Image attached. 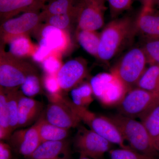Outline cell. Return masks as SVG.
Returning <instances> with one entry per match:
<instances>
[{
    "label": "cell",
    "mask_w": 159,
    "mask_h": 159,
    "mask_svg": "<svg viewBox=\"0 0 159 159\" xmlns=\"http://www.w3.org/2000/svg\"><path fill=\"white\" fill-rule=\"evenodd\" d=\"M135 30L136 21L129 16L110 22L100 34L98 58L104 62L110 60Z\"/></svg>",
    "instance_id": "6da1fadb"
},
{
    "label": "cell",
    "mask_w": 159,
    "mask_h": 159,
    "mask_svg": "<svg viewBox=\"0 0 159 159\" xmlns=\"http://www.w3.org/2000/svg\"><path fill=\"white\" fill-rule=\"evenodd\" d=\"M109 117L119 127L132 149L150 159H159V152L141 121L119 113Z\"/></svg>",
    "instance_id": "7a4b0ae2"
},
{
    "label": "cell",
    "mask_w": 159,
    "mask_h": 159,
    "mask_svg": "<svg viewBox=\"0 0 159 159\" xmlns=\"http://www.w3.org/2000/svg\"><path fill=\"white\" fill-rule=\"evenodd\" d=\"M147 63L148 58L143 49L134 48L122 57L111 73L120 80L128 92L136 87Z\"/></svg>",
    "instance_id": "3957f363"
},
{
    "label": "cell",
    "mask_w": 159,
    "mask_h": 159,
    "mask_svg": "<svg viewBox=\"0 0 159 159\" xmlns=\"http://www.w3.org/2000/svg\"><path fill=\"white\" fill-rule=\"evenodd\" d=\"M66 102L78 115L83 121L90 128L99 135L113 144L119 146L120 148H127L125 139L120 129L109 117L100 116L89 111L88 108L79 107L74 105L71 100L65 98Z\"/></svg>",
    "instance_id": "277c9868"
},
{
    "label": "cell",
    "mask_w": 159,
    "mask_h": 159,
    "mask_svg": "<svg viewBox=\"0 0 159 159\" xmlns=\"http://www.w3.org/2000/svg\"><path fill=\"white\" fill-rule=\"evenodd\" d=\"M20 58L1 51L0 60V85L4 89L16 88L21 86L29 75L36 73L30 64Z\"/></svg>",
    "instance_id": "5b68a950"
},
{
    "label": "cell",
    "mask_w": 159,
    "mask_h": 159,
    "mask_svg": "<svg viewBox=\"0 0 159 159\" xmlns=\"http://www.w3.org/2000/svg\"><path fill=\"white\" fill-rule=\"evenodd\" d=\"M94 95L106 106L119 105L128 92L122 83L115 75L102 73L91 80Z\"/></svg>",
    "instance_id": "8992f818"
},
{
    "label": "cell",
    "mask_w": 159,
    "mask_h": 159,
    "mask_svg": "<svg viewBox=\"0 0 159 159\" xmlns=\"http://www.w3.org/2000/svg\"><path fill=\"white\" fill-rule=\"evenodd\" d=\"M159 104V96L136 87L129 90L118 105L120 114L135 119L140 118Z\"/></svg>",
    "instance_id": "52a82bcc"
},
{
    "label": "cell",
    "mask_w": 159,
    "mask_h": 159,
    "mask_svg": "<svg viewBox=\"0 0 159 159\" xmlns=\"http://www.w3.org/2000/svg\"><path fill=\"white\" fill-rule=\"evenodd\" d=\"M74 145L80 157L101 159L111 150L113 144L91 129L78 126Z\"/></svg>",
    "instance_id": "ba28073f"
},
{
    "label": "cell",
    "mask_w": 159,
    "mask_h": 159,
    "mask_svg": "<svg viewBox=\"0 0 159 159\" xmlns=\"http://www.w3.org/2000/svg\"><path fill=\"white\" fill-rule=\"evenodd\" d=\"M50 99L51 102L44 116L48 122L68 130L79 126L81 120L66 102L64 97L61 96Z\"/></svg>",
    "instance_id": "9c48e42d"
},
{
    "label": "cell",
    "mask_w": 159,
    "mask_h": 159,
    "mask_svg": "<svg viewBox=\"0 0 159 159\" xmlns=\"http://www.w3.org/2000/svg\"><path fill=\"white\" fill-rule=\"evenodd\" d=\"M104 0H81L77 16L78 30L97 31L104 25Z\"/></svg>",
    "instance_id": "30bf717a"
},
{
    "label": "cell",
    "mask_w": 159,
    "mask_h": 159,
    "mask_svg": "<svg viewBox=\"0 0 159 159\" xmlns=\"http://www.w3.org/2000/svg\"><path fill=\"white\" fill-rule=\"evenodd\" d=\"M41 21L40 13L34 11L25 12L18 17L6 20L1 26L3 41L6 43L15 36L28 35L39 27Z\"/></svg>",
    "instance_id": "8fae6325"
},
{
    "label": "cell",
    "mask_w": 159,
    "mask_h": 159,
    "mask_svg": "<svg viewBox=\"0 0 159 159\" xmlns=\"http://www.w3.org/2000/svg\"><path fill=\"white\" fill-rule=\"evenodd\" d=\"M86 64L80 59L71 60L63 65L57 74L61 90L73 89L87 75Z\"/></svg>",
    "instance_id": "7c38bea8"
},
{
    "label": "cell",
    "mask_w": 159,
    "mask_h": 159,
    "mask_svg": "<svg viewBox=\"0 0 159 159\" xmlns=\"http://www.w3.org/2000/svg\"><path fill=\"white\" fill-rule=\"evenodd\" d=\"M9 140L18 152L25 157H30L42 143L35 124L14 131Z\"/></svg>",
    "instance_id": "4fadbf2b"
},
{
    "label": "cell",
    "mask_w": 159,
    "mask_h": 159,
    "mask_svg": "<svg viewBox=\"0 0 159 159\" xmlns=\"http://www.w3.org/2000/svg\"><path fill=\"white\" fill-rule=\"evenodd\" d=\"M39 0H0V16L3 22L20 13L39 12L45 6Z\"/></svg>",
    "instance_id": "5bb4252c"
},
{
    "label": "cell",
    "mask_w": 159,
    "mask_h": 159,
    "mask_svg": "<svg viewBox=\"0 0 159 159\" xmlns=\"http://www.w3.org/2000/svg\"><path fill=\"white\" fill-rule=\"evenodd\" d=\"M147 40L159 39V11L153 6H143L136 21V30Z\"/></svg>",
    "instance_id": "9a60e30c"
},
{
    "label": "cell",
    "mask_w": 159,
    "mask_h": 159,
    "mask_svg": "<svg viewBox=\"0 0 159 159\" xmlns=\"http://www.w3.org/2000/svg\"><path fill=\"white\" fill-rule=\"evenodd\" d=\"M40 31L39 43L46 45L53 52L61 54L70 44V39L66 31L46 24Z\"/></svg>",
    "instance_id": "2e32d148"
},
{
    "label": "cell",
    "mask_w": 159,
    "mask_h": 159,
    "mask_svg": "<svg viewBox=\"0 0 159 159\" xmlns=\"http://www.w3.org/2000/svg\"><path fill=\"white\" fill-rule=\"evenodd\" d=\"M43 107L41 102L21 93L19 99L17 128L26 127L34 122L40 116Z\"/></svg>",
    "instance_id": "e0dca14e"
},
{
    "label": "cell",
    "mask_w": 159,
    "mask_h": 159,
    "mask_svg": "<svg viewBox=\"0 0 159 159\" xmlns=\"http://www.w3.org/2000/svg\"><path fill=\"white\" fill-rule=\"evenodd\" d=\"M34 124L42 142L62 141L68 135V129L51 124L46 120L43 115L39 117Z\"/></svg>",
    "instance_id": "ac0fdd59"
},
{
    "label": "cell",
    "mask_w": 159,
    "mask_h": 159,
    "mask_svg": "<svg viewBox=\"0 0 159 159\" xmlns=\"http://www.w3.org/2000/svg\"><path fill=\"white\" fill-rule=\"evenodd\" d=\"M66 149L67 145L64 140L46 141L42 142L29 157L31 159H58Z\"/></svg>",
    "instance_id": "d6986e66"
},
{
    "label": "cell",
    "mask_w": 159,
    "mask_h": 159,
    "mask_svg": "<svg viewBox=\"0 0 159 159\" xmlns=\"http://www.w3.org/2000/svg\"><path fill=\"white\" fill-rule=\"evenodd\" d=\"M6 43L9 44V54L18 58L32 56L37 47L32 43L28 35L15 36Z\"/></svg>",
    "instance_id": "ffe728a7"
},
{
    "label": "cell",
    "mask_w": 159,
    "mask_h": 159,
    "mask_svg": "<svg viewBox=\"0 0 159 159\" xmlns=\"http://www.w3.org/2000/svg\"><path fill=\"white\" fill-rule=\"evenodd\" d=\"M137 87L159 96V65H152L146 68Z\"/></svg>",
    "instance_id": "44dd1931"
},
{
    "label": "cell",
    "mask_w": 159,
    "mask_h": 159,
    "mask_svg": "<svg viewBox=\"0 0 159 159\" xmlns=\"http://www.w3.org/2000/svg\"><path fill=\"white\" fill-rule=\"evenodd\" d=\"M79 3L76 0H51L49 4L45 5L40 12L42 20L51 16L65 14L75 9Z\"/></svg>",
    "instance_id": "7402d4cb"
},
{
    "label": "cell",
    "mask_w": 159,
    "mask_h": 159,
    "mask_svg": "<svg viewBox=\"0 0 159 159\" xmlns=\"http://www.w3.org/2000/svg\"><path fill=\"white\" fill-rule=\"evenodd\" d=\"M100 34L97 31L78 30L77 39L80 45L86 52L98 57Z\"/></svg>",
    "instance_id": "603a6c76"
},
{
    "label": "cell",
    "mask_w": 159,
    "mask_h": 159,
    "mask_svg": "<svg viewBox=\"0 0 159 159\" xmlns=\"http://www.w3.org/2000/svg\"><path fill=\"white\" fill-rule=\"evenodd\" d=\"M4 89L7 98V107L9 112L10 127L11 131L13 133L18 127L19 99L21 92L17 90L16 88Z\"/></svg>",
    "instance_id": "cb8c5ba5"
},
{
    "label": "cell",
    "mask_w": 159,
    "mask_h": 159,
    "mask_svg": "<svg viewBox=\"0 0 159 159\" xmlns=\"http://www.w3.org/2000/svg\"><path fill=\"white\" fill-rule=\"evenodd\" d=\"M93 95L90 84L84 83L71 90V101L77 106L88 108L93 101Z\"/></svg>",
    "instance_id": "d4e9b609"
},
{
    "label": "cell",
    "mask_w": 159,
    "mask_h": 159,
    "mask_svg": "<svg viewBox=\"0 0 159 159\" xmlns=\"http://www.w3.org/2000/svg\"><path fill=\"white\" fill-rule=\"evenodd\" d=\"M12 132L10 125V121L7 98L5 89H0V139L2 140L9 139Z\"/></svg>",
    "instance_id": "484cf974"
},
{
    "label": "cell",
    "mask_w": 159,
    "mask_h": 159,
    "mask_svg": "<svg viewBox=\"0 0 159 159\" xmlns=\"http://www.w3.org/2000/svg\"><path fill=\"white\" fill-rule=\"evenodd\" d=\"M154 141L159 137V104L139 118Z\"/></svg>",
    "instance_id": "4316f807"
},
{
    "label": "cell",
    "mask_w": 159,
    "mask_h": 159,
    "mask_svg": "<svg viewBox=\"0 0 159 159\" xmlns=\"http://www.w3.org/2000/svg\"><path fill=\"white\" fill-rule=\"evenodd\" d=\"M80 2L78 6L70 12L65 14L51 16L47 17L44 20L46 25L66 31L74 20L77 19Z\"/></svg>",
    "instance_id": "83f0119b"
},
{
    "label": "cell",
    "mask_w": 159,
    "mask_h": 159,
    "mask_svg": "<svg viewBox=\"0 0 159 159\" xmlns=\"http://www.w3.org/2000/svg\"><path fill=\"white\" fill-rule=\"evenodd\" d=\"M22 93L27 97L33 98L40 93V82L36 73L29 75L20 86Z\"/></svg>",
    "instance_id": "f1b7e54d"
},
{
    "label": "cell",
    "mask_w": 159,
    "mask_h": 159,
    "mask_svg": "<svg viewBox=\"0 0 159 159\" xmlns=\"http://www.w3.org/2000/svg\"><path fill=\"white\" fill-rule=\"evenodd\" d=\"M61 54L52 52L42 62V66L46 74L57 75L63 64L61 61Z\"/></svg>",
    "instance_id": "f546056e"
},
{
    "label": "cell",
    "mask_w": 159,
    "mask_h": 159,
    "mask_svg": "<svg viewBox=\"0 0 159 159\" xmlns=\"http://www.w3.org/2000/svg\"><path fill=\"white\" fill-rule=\"evenodd\" d=\"M142 48L147 56L148 63L159 65V39L147 40Z\"/></svg>",
    "instance_id": "4dcf8cb0"
},
{
    "label": "cell",
    "mask_w": 159,
    "mask_h": 159,
    "mask_svg": "<svg viewBox=\"0 0 159 159\" xmlns=\"http://www.w3.org/2000/svg\"><path fill=\"white\" fill-rule=\"evenodd\" d=\"M109 153L110 159H150L137 152L130 147L112 149Z\"/></svg>",
    "instance_id": "1f68e13d"
},
{
    "label": "cell",
    "mask_w": 159,
    "mask_h": 159,
    "mask_svg": "<svg viewBox=\"0 0 159 159\" xmlns=\"http://www.w3.org/2000/svg\"><path fill=\"white\" fill-rule=\"evenodd\" d=\"M44 88L50 94V97H55L60 95L61 90L57 75L46 74L43 78Z\"/></svg>",
    "instance_id": "d6a6232c"
},
{
    "label": "cell",
    "mask_w": 159,
    "mask_h": 159,
    "mask_svg": "<svg viewBox=\"0 0 159 159\" xmlns=\"http://www.w3.org/2000/svg\"><path fill=\"white\" fill-rule=\"evenodd\" d=\"M133 0H108L111 16L115 17L129 9Z\"/></svg>",
    "instance_id": "836d02e7"
},
{
    "label": "cell",
    "mask_w": 159,
    "mask_h": 159,
    "mask_svg": "<svg viewBox=\"0 0 159 159\" xmlns=\"http://www.w3.org/2000/svg\"><path fill=\"white\" fill-rule=\"evenodd\" d=\"M52 52L48 47L42 43H39V45L36 47L32 54V57L36 62L42 63Z\"/></svg>",
    "instance_id": "e575fe53"
},
{
    "label": "cell",
    "mask_w": 159,
    "mask_h": 159,
    "mask_svg": "<svg viewBox=\"0 0 159 159\" xmlns=\"http://www.w3.org/2000/svg\"><path fill=\"white\" fill-rule=\"evenodd\" d=\"M11 157L10 146L1 141L0 142V159H11Z\"/></svg>",
    "instance_id": "d590c367"
},
{
    "label": "cell",
    "mask_w": 159,
    "mask_h": 159,
    "mask_svg": "<svg viewBox=\"0 0 159 159\" xmlns=\"http://www.w3.org/2000/svg\"><path fill=\"white\" fill-rule=\"evenodd\" d=\"M142 2L143 6H153L154 2L157 0H140Z\"/></svg>",
    "instance_id": "8d00e7d4"
},
{
    "label": "cell",
    "mask_w": 159,
    "mask_h": 159,
    "mask_svg": "<svg viewBox=\"0 0 159 159\" xmlns=\"http://www.w3.org/2000/svg\"><path fill=\"white\" fill-rule=\"evenodd\" d=\"M155 147L159 152V137L154 141Z\"/></svg>",
    "instance_id": "74e56055"
},
{
    "label": "cell",
    "mask_w": 159,
    "mask_h": 159,
    "mask_svg": "<svg viewBox=\"0 0 159 159\" xmlns=\"http://www.w3.org/2000/svg\"><path fill=\"white\" fill-rule=\"evenodd\" d=\"M79 159H93L87 157H80Z\"/></svg>",
    "instance_id": "f35d334b"
},
{
    "label": "cell",
    "mask_w": 159,
    "mask_h": 159,
    "mask_svg": "<svg viewBox=\"0 0 159 159\" xmlns=\"http://www.w3.org/2000/svg\"><path fill=\"white\" fill-rule=\"evenodd\" d=\"M39 1H42V2L45 3L46 2H48V1H51V0H39Z\"/></svg>",
    "instance_id": "ab89813d"
},
{
    "label": "cell",
    "mask_w": 159,
    "mask_h": 159,
    "mask_svg": "<svg viewBox=\"0 0 159 159\" xmlns=\"http://www.w3.org/2000/svg\"><path fill=\"white\" fill-rule=\"evenodd\" d=\"M156 2L157 3V6H158V7H159V0H157Z\"/></svg>",
    "instance_id": "60d3db41"
}]
</instances>
